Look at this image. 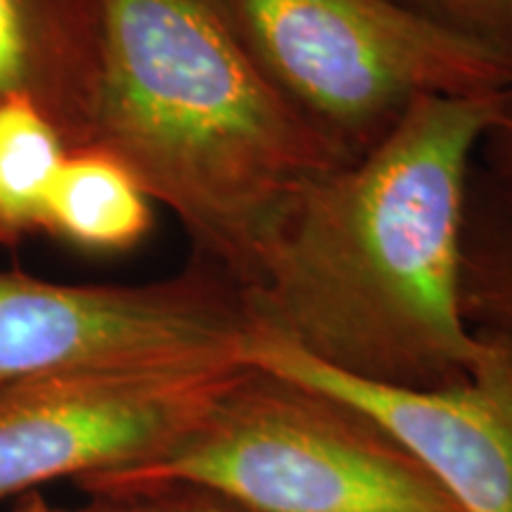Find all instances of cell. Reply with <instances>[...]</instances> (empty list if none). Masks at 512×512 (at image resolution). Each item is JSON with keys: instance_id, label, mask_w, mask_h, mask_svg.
<instances>
[{"instance_id": "obj_1", "label": "cell", "mask_w": 512, "mask_h": 512, "mask_svg": "<svg viewBox=\"0 0 512 512\" xmlns=\"http://www.w3.org/2000/svg\"><path fill=\"white\" fill-rule=\"evenodd\" d=\"M503 95L415 100L373 150L313 185L242 292L249 325L366 380H460L484 351L463 311V247Z\"/></svg>"}, {"instance_id": "obj_2", "label": "cell", "mask_w": 512, "mask_h": 512, "mask_svg": "<svg viewBox=\"0 0 512 512\" xmlns=\"http://www.w3.org/2000/svg\"><path fill=\"white\" fill-rule=\"evenodd\" d=\"M181 221L242 292L313 185L349 164L292 110L211 0H102L88 145Z\"/></svg>"}, {"instance_id": "obj_3", "label": "cell", "mask_w": 512, "mask_h": 512, "mask_svg": "<svg viewBox=\"0 0 512 512\" xmlns=\"http://www.w3.org/2000/svg\"><path fill=\"white\" fill-rule=\"evenodd\" d=\"M294 112L347 162L420 98L508 91L512 69L399 0H211Z\"/></svg>"}, {"instance_id": "obj_4", "label": "cell", "mask_w": 512, "mask_h": 512, "mask_svg": "<svg viewBox=\"0 0 512 512\" xmlns=\"http://www.w3.org/2000/svg\"><path fill=\"white\" fill-rule=\"evenodd\" d=\"M366 432V422L337 403L247 368L188 439L91 484L192 486L256 512H458L418 465Z\"/></svg>"}, {"instance_id": "obj_5", "label": "cell", "mask_w": 512, "mask_h": 512, "mask_svg": "<svg viewBox=\"0 0 512 512\" xmlns=\"http://www.w3.org/2000/svg\"><path fill=\"white\" fill-rule=\"evenodd\" d=\"M245 294L214 266L145 285H62L0 271V389L110 370L242 366Z\"/></svg>"}, {"instance_id": "obj_6", "label": "cell", "mask_w": 512, "mask_h": 512, "mask_svg": "<svg viewBox=\"0 0 512 512\" xmlns=\"http://www.w3.org/2000/svg\"><path fill=\"white\" fill-rule=\"evenodd\" d=\"M245 366L110 370L0 389V501L131 470L197 432Z\"/></svg>"}, {"instance_id": "obj_7", "label": "cell", "mask_w": 512, "mask_h": 512, "mask_svg": "<svg viewBox=\"0 0 512 512\" xmlns=\"http://www.w3.org/2000/svg\"><path fill=\"white\" fill-rule=\"evenodd\" d=\"M482 337L475 366L444 387L366 380L261 328L247 330L240 363L356 415L406 453L458 512H512V342L494 332Z\"/></svg>"}, {"instance_id": "obj_8", "label": "cell", "mask_w": 512, "mask_h": 512, "mask_svg": "<svg viewBox=\"0 0 512 512\" xmlns=\"http://www.w3.org/2000/svg\"><path fill=\"white\" fill-rule=\"evenodd\" d=\"M102 64V0H0V100L22 95L69 150L91 131Z\"/></svg>"}, {"instance_id": "obj_9", "label": "cell", "mask_w": 512, "mask_h": 512, "mask_svg": "<svg viewBox=\"0 0 512 512\" xmlns=\"http://www.w3.org/2000/svg\"><path fill=\"white\" fill-rule=\"evenodd\" d=\"M91 252H124L152 228V200L124 164L95 147L69 150L48 192L43 226Z\"/></svg>"}, {"instance_id": "obj_10", "label": "cell", "mask_w": 512, "mask_h": 512, "mask_svg": "<svg viewBox=\"0 0 512 512\" xmlns=\"http://www.w3.org/2000/svg\"><path fill=\"white\" fill-rule=\"evenodd\" d=\"M69 147L29 98L0 100V245L43 226L48 192Z\"/></svg>"}, {"instance_id": "obj_11", "label": "cell", "mask_w": 512, "mask_h": 512, "mask_svg": "<svg viewBox=\"0 0 512 512\" xmlns=\"http://www.w3.org/2000/svg\"><path fill=\"white\" fill-rule=\"evenodd\" d=\"M463 311L467 323L512 342V202L475 169L463 247Z\"/></svg>"}, {"instance_id": "obj_12", "label": "cell", "mask_w": 512, "mask_h": 512, "mask_svg": "<svg viewBox=\"0 0 512 512\" xmlns=\"http://www.w3.org/2000/svg\"><path fill=\"white\" fill-rule=\"evenodd\" d=\"M460 34L482 43L512 69V0H465Z\"/></svg>"}, {"instance_id": "obj_13", "label": "cell", "mask_w": 512, "mask_h": 512, "mask_svg": "<svg viewBox=\"0 0 512 512\" xmlns=\"http://www.w3.org/2000/svg\"><path fill=\"white\" fill-rule=\"evenodd\" d=\"M477 162H482L479 174L484 181L512 202V86L505 91L501 110L479 145Z\"/></svg>"}, {"instance_id": "obj_14", "label": "cell", "mask_w": 512, "mask_h": 512, "mask_svg": "<svg viewBox=\"0 0 512 512\" xmlns=\"http://www.w3.org/2000/svg\"><path fill=\"white\" fill-rule=\"evenodd\" d=\"M399 3L420 12V15L434 19V22L456 29L460 34V19H463L465 0H399Z\"/></svg>"}]
</instances>
